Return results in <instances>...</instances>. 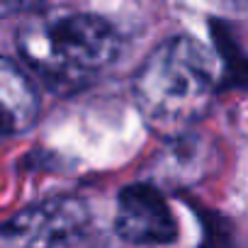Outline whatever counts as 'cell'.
<instances>
[{"label": "cell", "mask_w": 248, "mask_h": 248, "mask_svg": "<svg viewBox=\"0 0 248 248\" xmlns=\"http://www.w3.org/2000/svg\"><path fill=\"white\" fill-rule=\"evenodd\" d=\"M217 80L214 54L190 37H173L156 46L137 71L134 97L154 132L178 139L212 107Z\"/></svg>", "instance_id": "1"}, {"label": "cell", "mask_w": 248, "mask_h": 248, "mask_svg": "<svg viewBox=\"0 0 248 248\" xmlns=\"http://www.w3.org/2000/svg\"><path fill=\"white\" fill-rule=\"evenodd\" d=\"M20 56L42 76L78 80L105 68L119 49L114 27L90 13L34 17L17 32Z\"/></svg>", "instance_id": "2"}, {"label": "cell", "mask_w": 248, "mask_h": 248, "mask_svg": "<svg viewBox=\"0 0 248 248\" xmlns=\"http://www.w3.org/2000/svg\"><path fill=\"white\" fill-rule=\"evenodd\" d=\"M88 204L80 197H51L17 212L3 226L5 248H59L88 224Z\"/></svg>", "instance_id": "3"}, {"label": "cell", "mask_w": 248, "mask_h": 248, "mask_svg": "<svg viewBox=\"0 0 248 248\" xmlns=\"http://www.w3.org/2000/svg\"><path fill=\"white\" fill-rule=\"evenodd\" d=\"M114 231L137 246H163L175 241L178 224L173 212L154 185H127L119 192Z\"/></svg>", "instance_id": "4"}, {"label": "cell", "mask_w": 248, "mask_h": 248, "mask_svg": "<svg viewBox=\"0 0 248 248\" xmlns=\"http://www.w3.org/2000/svg\"><path fill=\"white\" fill-rule=\"evenodd\" d=\"M0 97H3V129L5 134H22L37 122L39 97L25 71L3 59L0 63Z\"/></svg>", "instance_id": "5"}, {"label": "cell", "mask_w": 248, "mask_h": 248, "mask_svg": "<svg viewBox=\"0 0 248 248\" xmlns=\"http://www.w3.org/2000/svg\"><path fill=\"white\" fill-rule=\"evenodd\" d=\"M46 0H3V13L13 15V13H37L44 8Z\"/></svg>", "instance_id": "6"}]
</instances>
